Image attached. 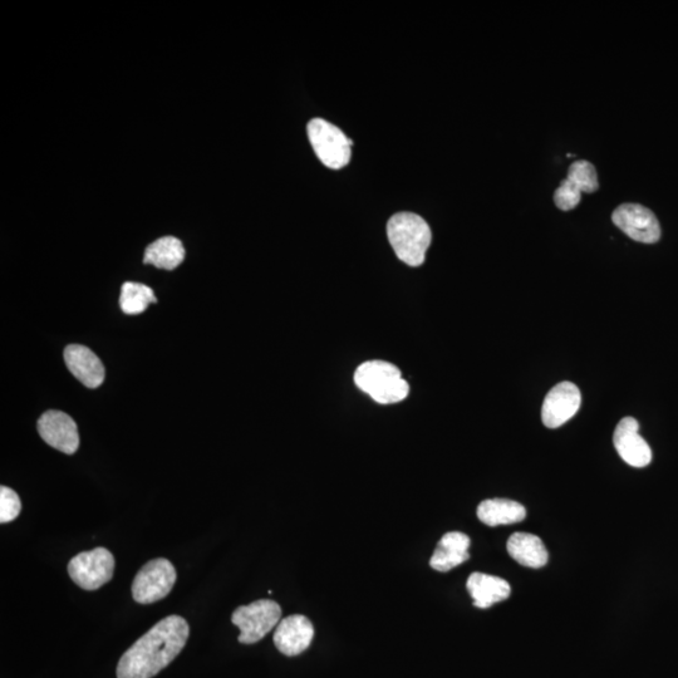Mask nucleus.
Listing matches in <instances>:
<instances>
[{"mask_svg": "<svg viewBox=\"0 0 678 678\" xmlns=\"http://www.w3.org/2000/svg\"><path fill=\"white\" fill-rule=\"evenodd\" d=\"M190 635L188 622L169 616L146 632L121 657L117 678H152L184 650Z\"/></svg>", "mask_w": 678, "mask_h": 678, "instance_id": "f257e3e1", "label": "nucleus"}, {"mask_svg": "<svg viewBox=\"0 0 678 678\" xmlns=\"http://www.w3.org/2000/svg\"><path fill=\"white\" fill-rule=\"evenodd\" d=\"M388 240L397 258L410 267H420L426 259L432 234L429 224L412 213L393 215L387 223Z\"/></svg>", "mask_w": 678, "mask_h": 678, "instance_id": "f03ea898", "label": "nucleus"}, {"mask_svg": "<svg viewBox=\"0 0 678 678\" xmlns=\"http://www.w3.org/2000/svg\"><path fill=\"white\" fill-rule=\"evenodd\" d=\"M355 382L361 391L381 405L404 401L410 392L409 383L402 378L399 368L385 361L362 363L356 370Z\"/></svg>", "mask_w": 678, "mask_h": 678, "instance_id": "7ed1b4c3", "label": "nucleus"}, {"mask_svg": "<svg viewBox=\"0 0 678 678\" xmlns=\"http://www.w3.org/2000/svg\"><path fill=\"white\" fill-rule=\"evenodd\" d=\"M309 141L318 159L329 169L339 170L350 164L353 141L337 126L314 119L307 126Z\"/></svg>", "mask_w": 678, "mask_h": 678, "instance_id": "20e7f679", "label": "nucleus"}, {"mask_svg": "<svg viewBox=\"0 0 678 678\" xmlns=\"http://www.w3.org/2000/svg\"><path fill=\"white\" fill-rule=\"evenodd\" d=\"M282 617V608L270 599H260L235 609L232 622L240 630L239 642L253 645L263 640L273 628H277Z\"/></svg>", "mask_w": 678, "mask_h": 678, "instance_id": "39448f33", "label": "nucleus"}, {"mask_svg": "<svg viewBox=\"0 0 678 678\" xmlns=\"http://www.w3.org/2000/svg\"><path fill=\"white\" fill-rule=\"evenodd\" d=\"M176 569L164 558L150 560L136 574L132 597L140 604H151L169 596L176 583Z\"/></svg>", "mask_w": 678, "mask_h": 678, "instance_id": "423d86ee", "label": "nucleus"}, {"mask_svg": "<svg viewBox=\"0 0 678 678\" xmlns=\"http://www.w3.org/2000/svg\"><path fill=\"white\" fill-rule=\"evenodd\" d=\"M115 572V558L110 550L96 548L82 552L71 559L68 574L78 587L85 591H96L110 582Z\"/></svg>", "mask_w": 678, "mask_h": 678, "instance_id": "0eeeda50", "label": "nucleus"}, {"mask_svg": "<svg viewBox=\"0 0 678 678\" xmlns=\"http://www.w3.org/2000/svg\"><path fill=\"white\" fill-rule=\"evenodd\" d=\"M613 223L636 242L653 244L661 238V226L656 215L646 206L619 205L612 215Z\"/></svg>", "mask_w": 678, "mask_h": 678, "instance_id": "6e6552de", "label": "nucleus"}, {"mask_svg": "<svg viewBox=\"0 0 678 678\" xmlns=\"http://www.w3.org/2000/svg\"><path fill=\"white\" fill-rule=\"evenodd\" d=\"M581 404V391L574 383H559L545 397L542 407L543 424L548 429H558L576 416Z\"/></svg>", "mask_w": 678, "mask_h": 678, "instance_id": "1a4fd4ad", "label": "nucleus"}, {"mask_svg": "<svg viewBox=\"0 0 678 678\" xmlns=\"http://www.w3.org/2000/svg\"><path fill=\"white\" fill-rule=\"evenodd\" d=\"M38 432L46 444L67 455L75 454L80 447L76 422L62 411H47L38 420Z\"/></svg>", "mask_w": 678, "mask_h": 678, "instance_id": "9d476101", "label": "nucleus"}, {"mask_svg": "<svg viewBox=\"0 0 678 678\" xmlns=\"http://www.w3.org/2000/svg\"><path fill=\"white\" fill-rule=\"evenodd\" d=\"M640 424L633 417L619 421L613 435V444L622 460L633 468H646L652 461V450L640 435Z\"/></svg>", "mask_w": 678, "mask_h": 678, "instance_id": "9b49d317", "label": "nucleus"}, {"mask_svg": "<svg viewBox=\"0 0 678 678\" xmlns=\"http://www.w3.org/2000/svg\"><path fill=\"white\" fill-rule=\"evenodd\" d=\"M312 622L302 614H293L279 622L274 632V645L288 657L301 655L313 641Z\"/></svg>", "mask_w": 678, "mask_h": 678, "instance_id": "f8f14e48", "label": "nucleus"}, {"mask_svg": "<svg viewBox=\"0 0 678 678\" xmlns=\"http://www.w3.org/2000/svg\"><path fill=\"white\" fill-rule=\"evenodd\" d=\"M65 362L72 375L88 388L100 387L105 381V367L90 348L81 345L68 346L65 350Z\"/></svg>", "mask_w": 678, "mask_h": 678, "instance_id": "ddd939ff", "label": "nucleus"}, {"mask_svg": "<svg viewBox=\"0 0 678 678\" xmlns=\"http://www.w3.org/2000/svg\"><path fill=\"white\" fill-rule=\"evenodd\" d=\"M471 540L468 535L460 532H450L441 538L432 554L430 565L437 572H450L452 569L470 559Z\"/></svg>", "mask_w": 678, "mask_h": 678, "instance_id": "4468645a", "label": "nucleus"}, {"mask_svg": "<svg viewBox=\"0 0 678 678\" xmlns=\"http://www.w3.org/2000/svg\"><path fill=\"white\" fill-rule=\"evenodd\" d=\"M466 588L474 599V606L480 609H488L503 602L512 594V587L505 579L479 572L471 574Z\"/></svg>", "mask_w": 678, "mask_h": 678, "instance_id": "2eb2a0df", "label": "nucleus"}, {"mask_svg": "<svg viewBox=\"0 0 678 678\" xmlns=\"http://www.w3.org/2000/svg\"><path fill=\"white\" fill-rule=\"evenodd\" d=\"M506 549L510 557L523 567L539 569L548 563V550L537 535L515 533L509 538Z\"/></svg>", "mask_w": 678, "mask_h": 678, "instance_id": "dca6fc26", "label": "nucleus"}, {"mask_svg": "<svg viewBox=\"0 0 678 678\" xmlns=\"http://www.w3.org/2000/svg\"><path fill=\"white\" fill-rule=\"evenodd\" d=\"M527 517V510L518 501L509 499H488L478 506V518L488 527L517 524Z\"/></svg>", "mask_w": 678, "mask_h": 678, "instance_id": "f3484780", "label": "nucleus"}, {"mask_svg": "<svg viewBox=\"0 0 678 678\" xmlns=\"http://www.w3.org/2000/svg\"><path fill=\"white\" fill-rule=\"evenodd\" d=\"M185 248L181 240L175 237H162L145 250V264L165 270H174L185 259Z\"/></svg>", "mask_w": 678, "mask_h": 678, "instance_id": "a211bd4d", "label": "nucleus"}, {"mask_svg": "<svg viewBox=\"0 0 678 678\" xmlns=\"http://www.w3.org/2000/svg\"><path fill=\"white\" fill-rule=\"evenodd\" d=\"M151 303H157L154 291L145 284L126 282L121 289L120 307L122 312L135 316L145 312Z\"/></svg>", "mask_w": 678, "mask_h": 678, "instance_id": "6ab92c4d", "label": "nucleus"}, {"mask_svg": "<svg viewBox=\"0 0 678 678\" xmlns=\"http://www.w3.org/2000/svg\"><path fill=\"white\" fill-rule=\"evenodd\" d=\"M567 179L581 191L591 194L599 188L596 167L586 160L576 161L569 167Z\"/></svg>", "mask_w": 678, "mask_h": 678, "instance_id": "aec40b11", "label": "nucleus"}, {"mask_svg": "<svg viewBox=\"0 0 678 678\" xmlns=\"http://www.w3.org/2000/svg\"><path fill=\"white\" fill-rule=\"evenodd\" d=\"M22 510L21 499L16 491L7 486L0 488V523L6 524L18 518Z\"/></svg>", "mask_w": 678, "mask_h": 678, "instance_id": "412c9836", "label": "nucleus"}, {"mask_svg": "<svg viewBox=\"0 0 678 678\" xmlns=\"http://www.w3.org/2000/svg\"><path fill=\"white\" fill-rule=\"evenodd\" d=\"M582 193L571 181L564 179L554 194V203L563 211L573 210L581 203Z\"/></svg>", "mask_w": 678, "mask_h": 678, "instance_id": "4be33fe9", "label": "nucleus"}]
</instances>
